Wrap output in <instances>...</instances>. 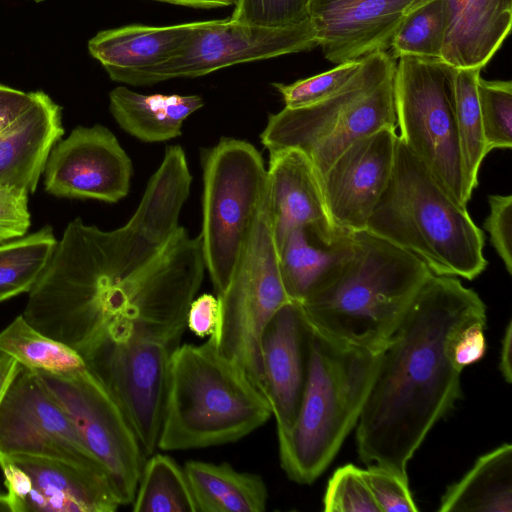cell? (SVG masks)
Wrapping results in <instances>:
<instances>
[{
	"label": "cell",
	"instance_id": "6da1fadb",
	"mask_svg": "<svg viewBox=\"0 0 512 512\" xmlns=\"http://www.w3.org/2000/svg\"><path fill=\"white\" fill-rule=\"evenodd\" d=\"M487 320L486 305L458 277L431 273L381 352L356 425L359 458L408 478L407 466L429 432L462 397L452 358L458 333Z\"/></svg>",
	"mask_w": 512,
	"mask_h": 512
},
{
	"label": "cell",
	"instance_id": "7a4b0ae2",
	"mask_svg": "<svg viewBox=\"0 0 512 512\" xmlns=\"http://www.w3.org/2000/svg\"><path fill=\"white\" fill-rule=\"evenodd\" d=\"M353 236L354 253L341 273L299 304L319 332L381 353L432 272L414 255L366 229Z\"/></svg>",
	"mask_w": 512,
	"mask_h": 512
},
{
	"label": "cell",
	"instance_id": "3957f363",
	"mask_svg": "<svg viewBox=\"0 0 512 512\" xmlns=\"http://www.w3.org/2000/svg\"><path fill=\"white\" fill-rule=\"evenodd\" d=\"M272 416L265 395L224 356L214 335L171 354L157 448H207L238 441Z\"/></svg>",
	"mask_w": 512,
	"mask_h": 512
},
{
	"label": "cell",
	"instance_id": "277c9868",
	"mask_svg": "<svg viewBox=\"0 0 512 512\" xmlns=\"http://www.w3.org/2000/svg\"><path fill=\"white\" fill-rule=\"evenodd\" d=\"M435 275L473 280L486 268L485 235L397 137L389 182L366 226Z\"/></svg>",
	"mask_w": 512,
	"mask_h": 512
},
{
	"label": "cell",
	"instance_id": "5b68a950",
	"mask_svg": "<svg viewBox=\"0 0 512 512\" xmlns=\"http://www.w3.org/2000/svg\"><path fill=\"white\" fill-rule=\"evenodd\" d=\"M307 350L296 417L277 434L281 467L298 484L313 483L357 425L381 355L334 340L309 324Z\"/></svg>",
	"mask_w": 512,
	"mask_h": 512
},
{
	"label": "cell",
	"instance_id": "8992f818",
	"mask_svg": "<svg viewBox=\"0 0 512 512\" xmlns=\"http://www.w3.org/2000/svg\"><path fill=\"white\" fill-rule=\"evenodd\" d=\"M202 231L206 270L217 296L228 286L265 197L267 169L251 143L222 138L205 150Z\"/></svg>",
	"mask_w": 512,
	"mask_h": 512
},
{
	"label": "cell",
	"instance_id": "52a82bcc",
	"mask_svg": "<svg viewBox=\"0 0 512 512\" xmlns=\"http://www.w3.org/2000/svg\"><path fill=\"white\" fill-rule=\"evenodd\" d=\"M217 298V347L264 394L262 335L276 312L291 301L281 278L266 193L232 278Z\"/></svg>",
	"mask_w": 512,
	"mask_h": 512
},
{
	"label": "cell",
	"instance_id": "ba28073f",
	"mask_svg": "<svg viewBox=\"0 0 512 512\" xmlns=\"http://www.w3.org/2000/svg\"><path fill=\"white\" fill-rule=\"evenodd\" d=\"M452 67L440 59L403 56L393 76L398 138L460 205L467 206L451 103Z\"/></svg>",
	"mask_w": 512,
	"mask_h": 512
},
{
	"label": "cell",
	"instance_id": "9c48e42d",
	"mask_svg": "<svg viewBox=\"0 0 512 512\" xmlns=\"http://www.w3.org/2000/svg\"><path fill=\"white\" fill-rule=\"evenodd\" d=\"M35 372L106 471L121 504H132L146 456L114 397L87 366L65 374Z\"/></svg>",
	"mask_w": 512,
	"mask_h": 512
},
{
	"label": "cell",
	"instance_id": "30bf717a",
	"mask_svg": "<svg viewBox=\"0 0 512 512\" xmlns=\"http://www.w3.org/2000/svg\"><path fill=\"white\" fill-rule=\"evenodd\" d=\"M313 27L273 29L232 21L194 22L174 55L159 65L125 75L120 83L152 85L178 77H198L244 62L313 49Z\"/></svg>",
	"mask_w": 512,
	"mask_h": 512
},
{
	"label": "cell",
	"instance_id": "8fae6325",
	"mask_svg": "<svg viewBox=\"0 0 512 512\" xmlns=\"http://www.w3.org/2000/svg\"><path fill=\"white\" fill-rule=\"evenodd\" d=\"M0 453L59 459L106 473L36 372L22 365L0 406Z\"/></svg>",
	"mask_w": 512,
	"mask_h": 512
},
{
	"label": "cell",
	"instance_id": "7c38bea8",
	"mask_svg": "<svg viewBox=\"0 0 512 512\" xmlns=\"http://www.w3.org/2000/svg\"><path fill=\"white\" fill-rule=\"evenodd\" d=\"M132 173V161L111 130L79 125L51 149L44 188L55 197L116 203L127 196Z\"/></svg>",
	"mask_w": 512,
	"mask_h": 512
},
{
	"label": "cell",
	"instance_id": "4fadbf2b",
	"mask_svg": "<svg viewBox=\"0 0 512 512\" xmlns=\"http://www.w3.org/2000/svg\"><path fill=\"white\" fill-rule=\"evenodd\" d=\"M398 134L385 127L352 143L320 178L328 215L341 229L365 230L394 165Z\"/></svg>",
	"mask_w": 512,
	"mask_h": 512
},
{
	"label": "cell",
	"instance_id": "5bb4252c",
	"mask_svg": "<svg viewBox=\"0 0 512 512\" xmlns=\"http://www.w3.org/2000/svg\"><path fill=\"white\" fill-rule=\"evenodd\" d=\"M431 0H312L317 46L332 63L387 51L403 22Z\"/></svg>",
	"mask_w": 512,
	"mask_h": 512
},
{
	"label": "cell",
	"instance_id": "9a60e30c",
	"mask_svg": "<svg viewBox=\"0 0 512 512\" xmlns=\"http://www.w3.org/2000/svg\"><path fill=\"white\" fill-rule=\"evenodd\" d=\"M395 65V58L388 51H376L361 58L358 71L335 94L312 105L284 107L270 114L260 134L262 144L269 153L296 148L308 154L351 105L394 74Z\"/></svg>",
	"mask_w": 512,
	"mask_h": 512
},
{
	"label": "cell",
	"instance_id": "2e32d148",
	"mask_svg": "<svg viewBox=\"0 0 512 512\" xmlns=\"http://www.w3.org/2000/svg\"><path fill=\"white\" fill-rule=\"evenodd\" d=\"M308 323L301 306L290 301L267 324L261 340L264 395L276 421L277 434L292 425L307 374Z\"/></svg>",
	"mask_w": 512,
	"mask_h": 512
},
{
	"label": "cell",
	"instance_id": "e0dca14e",
	"mask_svg": "<svg viewBox=\"0 0 512 512\" xmlns=\"http://www.w3.org/2000/svg\"><path fill=\"white\" fill-rule=\"evenodd\" d=\"M9 456L32 482L22 512H114L122 506L103 471L53 458Z\"/></svg>",
	"mask_w": 512,
	"mask_h": 512
},
{
	"label": "cell",
	"instance_id": "ac0fdd59",
	"mask_svg": "<svg viewBox=\"0 0 512 512\" xmlns=\"http://www.w3.org/2000/svg\"><path fill=\"white\" fill-rule=\"evenodd\" d=\"M354 253L353 232L333 224H308L291 230L278 246L285 291L301 303L328 286Z\"/></svg>",
	"mask_w": 512,
	"mask_h": 512
},
{
	"label": "cell",
	"instance_id": "d6986e66",
	"mask_svg": "<svg viewBox=\"0 0 512 512\" xmlns=\"http://www.w3.org/2000/svg\"><path fill=\"white\" fill-rule=\"evenodd\" d=\"M62 108L35 91L26 111L0 133V187L34 193L53 146L62 138Z\"/></svg>",
	"mask_w": 512,
	"mask_h": 512
},
{
	"label": "cell",
	"instance_id": "ffe728a7",
	"mask_svg": "<svg viewBox=\"0 0 512 512\" xmlns=\"http://www.w3.org/2000/svg\"><path fill=\"white\" fill-rule=\"evenodd\" d=\"M269 154L266 200L277 248L294 228L315 223L333 224L320 179L308 155L296 148Z\"/></svg>",
	"mask_w": 512,
	"mask_h": 512
},
{
	"label": "cell",
	"instance_id": "44dd1931",
	"mask_svg": "<svg viewBox=\"0 0 512 512\" xmlns=\"http://www.w3.org/2000/svg\"><path fill=\"white\" fill-rule=\"evenodd\" d=\"M440 60L453 68H483L511 31L512 0H444Z\"/></svg>",
	"mask_w": 512,
	"mask_h": 512
},
{
	"label": "cell",
	"instance_id": "7402d4cb",
	"mask_svg": "<svg viewBox=\"0 0 512 512\" xmlns=\"http://www.w3.org/2000/svg\"><path fill=\"white\" fill-rule=\"evenodd\" d=\"M194 22L170 26L128 25L100 31L88 43L91 56L120 82L127 74L169 60L186 40Z\"/></svg>",
	"mask_w": 512,
	"mask_h": 512
},
{
	"label": "cell",
	"instance_id": "603a6c76",
	"mask_svg": "<svg viewBox=\"0 0 512 512\" xmlns=\"http://www.w3.org/2000/svg\"><path fill=\"white\" fill-rule=\"evenodd\" d=\"M203 105L198 95H145L123 86L109 93V110L120 128L150 143L179 137L184 121Z\"/></svg>",
	"mask_w": 512,
	"mask_h": 512
},
{
	"label": "cell",
	"instance_id": "cb8c5ba5",
	"mask_svg": "<svg viewBox=\"0 0 512 512\" xmlns=\"http://www.w3.org/2000/svg\"><path fill=\"white\" fill-rule=\"evenodd\" d=\"M196 512H263L268 490L258 474L229 463L190 460L183 466Z\"/></svg>",
	"mask_w": 512,
	"mask_h": 512
},
{
	"label": "cell",
	"instance_id": "d4e9b609",
	"mask_svg": "<svg viewBox=\"0 0 512 512\" xmlns=\"http://www.w3.org/2000/svg\"><path fill=\"white\" fill-rule=\"evenodd\" d=\"M438 511L511 512V444L504 443L480 456L459 481L446 489Z\"/></svg>",
	"mask_w": 512,
	"mask_h": 512
},
{
	"label": "cell",
	"instance_id": "484cf974",
	"mask_svg": "<svg viewBox=\"0 0 512 512\" xmlns=\"http://www.w3.org/2000/svg\"><path fill=\"white\" fill-rule=\"evenodd\" d=\"M393 76L351 105L331 131L308 152L319 179L352 143L382 128L396 127Z\"/></svg>",
	"mask_w": 512,
	"mask_h": 512
},
{
	"label": "cell",
	"instance_id": "4316f807",
	"mask_svg": "<svg viewBox=\"0 0 512 512\" xmlns=\"http://www.w3.org/2000/svg\"><path fill=\"white\" fill-rule=\"evenodd\" d=\"M481 68H453L451 103L458 137L466 191L471 197L488 154L482 127L477 84Z\"/></svg>",
	"mask_w": 512,
	"mask_h": 512
},
{
	"label": "cell",
	"instance_id": "83f0119b",
	"mask_svg": "<svg viewBox=\"0 0 512 512\" xmlns=\"http://www.w3.org/2000/svg\"><path fill=\"white\" fill-rule=\"evenodd\" d=\"M0 350L34 371L65 374L86 367L76 350L43 334L21 314L0 331Z\"/></svg>",
	"mask_w": 512,
	"mask_h": 512
},
{
	"label": "cell",
	"instance_id": "f1b7e54d",
	"mask_svg": "<svg viewBox=\"0 0 512 512\" xmlns=\"http://www.w3.org/2000/svg\"><path fill=\"white\" fill-rule=\"evenodd\" d=\"M58 239L53 228L0 243V303L29 293L47 266Z\"/></svg>",
	"mask_w": 512,
	"mask_h": 512
},
{
	"label": "cell",
	"instance_id": "f546056e",
	"mask_svg": "<svg viewBox=\"0 0 512 512\" xmlns=\"http://www.w3.org/2000/svg\"><path fill=\"white\" fill-rule=\"evenodd\" d=\"M150 456L143 465L132 510L196 512L183 467L168 455Z\"/></svg>",
	"mask_w": 512,
	"mask_h": 512
},
{
	"label": "cell",
	"instance_id": "4dcf8cb0",
	"mask_svg": "<svg viewBox=\"0 0 512 512\" xmlns=\"http://www.w3.org/2000/svg\"><path fill=\"white\" fill-rule=\"evenodd\" d=\"M444 31V0H431L403 22L391 41L390 55L440 59Z\"/></svg>",
	"mask_w": 512,
	"mask_h": 512
},
{
	"label": "cell",
	"instance_id": "1f68e13d",
	"mask_svg": "<svg viewBox=\"0 0 512 512\" xmlns=\"http://www.w3.org/2000/svg\"><path fill=\"white\" fill-rule=\"evenodd\" d=\"M483 134L488 153L512 148V82L485 80L477 84Z\"/></svg>",
	"mask_w": 512,
	"mask_h": 512
},
{
	"label": "cell",
	"instance_id": "d6a6232c",
	"mask_svg": "<svg viewBox=\"0 0 512 512\" xmlns=\"http://www.w3.org/2000/svg\"><path fill=\"white\" fill-rule=\"evenodd\" d=\"M311 1L238 0L230 19L242 24L273 29L313 27Z\"/></svg>",
	"mask_w": 512,
	"mask_h": 512
},
{
	"label": "cell",
	"instance_id": "836d02e7",
	"mask_svg": "<svg viewBox=\"0 0 512 512\" xmlns=\"http://www.w3.org/2000/svg\"><path fill=\"white\" fill-rule=\"evenodd\" d=\"M361 65V59L337 64L334 68L292 84L274 83L285 107L299 108L324 100L342 89Z\"/></svg>",
	"mask_w": 512,
	"mask_h": 512
},
{
	"label": "cell",
	"instance_id": "e575fe53",
	"mask_svg": "<svg viewBox=\"0 0 512 512\" xmlns=\"http://www.w3.org/2000/svg\"><path fill=\"white\" fill-rule=\"evenodd\" d=\"M323 505L326 512H380L362 469L352 464L339 467L330 477Z\"/></svg>",
	"mask_w": 512,
	"mask_h": 512
},
{
	"label": "cell",
	"instance_id": "d590c367",
	"mask_svg": "<svg viewBox=\"0 0 512 512\" xmlns=\"http://www.w3.org/2000/svg\"><path fill=\"white\" fill-rule=\"evenodd\" d=\"M362 471L380 512L419 510L410 492L408 478L380 465H369Z\"/></svg>",
	"mask_w": 512,
	"mask_h": 512
},
{
	"label": "cell",
	"instance_id": "8d00e7d4",
	"mask_svg": "<svg viewBox=\"0 0 512 512\" xmlns=\"http://www.w3.org/2000/svg\"><path fill=\"white\" fill-rule=\"evenodd\" d=\"M489 215L484 228L490 235V242L504 263L505 269L512 274V196L490 195L488 197Z\"/></svg>",
	"mask_w": 512,
	"mask_h": 512
},
{
	"label": "cell",
	"instance_id": "74e56055",
	"mask_svg": "<svg viewBox=\"0 0 512 512\" xmlns=\"http://www.w3.org/2000/svg\"><path fill=\"white\" fill-rule=\"evenodd\" d=\"M29 193L0 187V243L22 237L31 225Z\"/></svg>",
	"mask_w": 512,
	"mask_h": 512
},
{
	"label": "cell",
	"instance_id": "f35d334b",
	"mask_svg": "<svg viewBox=\"0 0 512 512\" xmlns=\"http://www.w3.org/2000/svg\"><path fill=\"white\" fill-rule=\"evenodd\" d=\"M486 326L487 320L475 321L465 326L456 336L452 346V358L459 369L463 370L478 362L485 355Z\"/></svg>",
	"mask_w": 512,
	"mask_h": 512
},
{
	"label": "cell",
	"instance_id": "ab89813d",
	"mask_svg": "<svg viewBox=\"0 0 512 512\" xmlns=\"http://www.w3.org/2000/svg\"><path fill=\"white\" fill-rule=\"evenodd\" d=\"M219 320V301L209 293L194 298L187 313V328L198 337H209L216 331Z\"/></svg>",
	"mask_w": 512,
	"mask_h": 512
},
{
	"label": "cell",
	"instance_id": "60d3db41",
	"mask_svg": "<svg viewBox=\"0 0 512 512\" xmlns=\"http://www.w3.org/2000/svg\"><path fill=\"white\" fill-rule=\"evenodd\" d=\"M0 469L4 476L12 512H22L23 503L32 488L30 476L4 453H0Z\"/></svg>",
	"mask_w": 512,
	"mask_h": 512
},
{
	"label": "cell",
	"instance_id": "b9f144b4",
	"mask_svg": "<svg viewBox=\"0 0 512 512\" xmlns=\"http://www.w3.org/2000/svg\"><path fill=\"white\" fill-rule=\"evenodd\" d=\"M34 92L0 84V133L11 126L31 105Z\"/></svg>",
	"mask_w": 512,
	"mask_h": 512
},
{
	"label": "cell",
	"instance_id": "7bdbcfd3",
	"mask_svg": "<svg viewBox=\"0 0 512 512\" xmlns=\"http://www.w3.org/2000/svg\"><path fill=\"white\" fill-rule=\"evenodd\" d=\"M512 322H508L506 329L503 334L500 359H499V370L503 379L510 384L512 382Z\"/></svg>",
	"mask_w": 512,
	"mask_h": 512
},
{
	"label": "cell",
	"instance_id": "ee69618b",
	"mask_svg": "<svg viewBox=\"0 0 512 512\" xmlns=\"http://www.w3.org/2000/svg\"><path fill=\"white\" fill-rule=\"evenodd\" d=\"M19 368L13 357L0 350V406Z\"/></svg>",
	"mask_w": 512,
	"mask_h": 512
},
{
	"label": "cell",
	"instance_id": "f6af8a7d",
	"mask_svg": "<svg viewBox=\"0 0 512 512\" xmlns=\"http://www.w3.org/2000/svg\"><path fill=\"white\" fill-rule=\"evenodd\" d=\"M176 5L190 6L195 8H216L236 5L238 0H157Z\"/></svg>",
	"mask_w": 512,
	"mask_h": 512
},
{
	"label": "cell",
	"instance_id": "bcb514c9",
	"mask_svg": "<svg viewBox=\"0 0 512 512\" xmlns=\"http://www.w3.org/2000/svg\"><path fill=\"white\" fill-rule=\"evenodd\" d=\"M0 512H12V506L7 492L0 491Z\"/></svg>",
	"mask_w": 512,
	"mask_h": 512
},
{
	"label": "cell",
	"instance_id": "7dc6e473",
	"mask_svg": "<svg viewBox=\"0 0 512 512\" xmlns=\"http://www.w3.org/2000/svg\"><path fill=\"white\" fill-rule=\"evenodd\" d=\"M34 1H36V2H40V1H43V0H34Z\"/></svg>",
	"mask_w": 512,
	"mask_h": 512
}]
</instances>
